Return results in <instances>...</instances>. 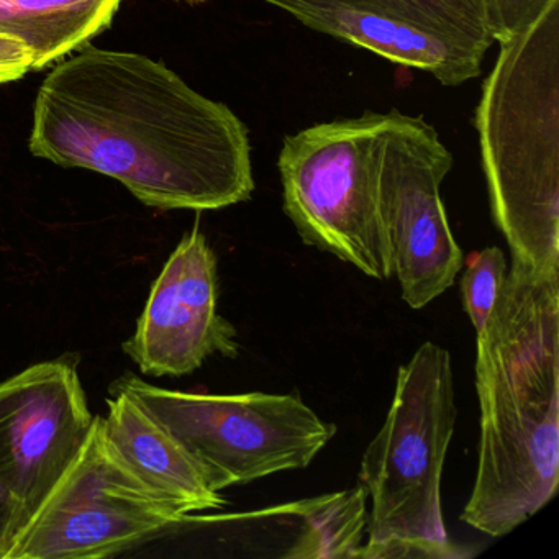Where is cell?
Wrapping results in <instances>:
<instances>
[{
	"mask_svg": "<svg viewBox=\"0 0 559 559\" xmlns=\"http://www.w3.org/2000/svg\"><path fill=\"white\" fill-rule=\"evenodd\" d=\"M35 97L28 148L126 186L146 207L221 211L254 191L250 133L162 61L83 45Z\"/></svg>",
	"mask_w": 559,
	"mask_h": 559,
	"instance_id": "1",
	"label": "cell"
},
{
	"mask_svg": "<svg viewBox=\"0 0 559 559\" xmlns=\"http://www.w3.org/2000/svg\"><path fill=\"white\" fill-rule=\"evenodd\" d=\"M479 450L461 520L500 538L559 486V271L512 260L476 340Z\"/></svg>",
	"mask_w": 559,
	"mask_h": 559,
	"instance_id": "2",
	"label": "cell"
},
{
	"mask_svg": "<svg viewBox=\"0 0 559 559\" xmlns=\"http://www.w3.org/2000/svg\"><path fill=\"white\" fill-rule=\"evenodd\" d=\"M499 47L474 117L490 214L512 260L559 271V0Z\"/></svg>",
	"mask_w": 559,
	"mask_h": 559,
	"instance_id": "3",
	"label": "cell"
},
{
	"mask_svg": "<svg viewBox=\"0 0 559 559\" xmlns=\"http://www.w3.org/2000/svg\"><path fill=\"white\" fill-rule=\"evenodd\" d=\"M447 348L418 346L395 379L388 417L366 448L359 484L372 499L358 559H460L474 552L448 538L441 477L456 427Z\"/></svg>",
	"mask_w": 559,
	"mask_h": 559,
	"instance_id": "4",
	"label": "cell"
},
{
	"mask_svg": "<svg viewBox=\"0 0 559 559\" xmlns=\"http://www.w3.org/2000/svg\"><path fill=\"white\" fill-rule=\"evenodd\" d=\"M110 385L136 399L185 447L217 492L306 469L338 430L296 394L176 391L129 372Z\"/></svg>",
	"mask_w": 559,
	"mask_h": 559,
	"instance_id": "5",
	"label": "cell"
},
{
	"mask_svg": "<svg viewBox=\"0 0 559 559\" xmlns=\"http://www.w3.org/2000/svg\"><path fill=\"white\" fill-rule=\"evenodd\" d=\"M385 114L317 123L287 135L277 159L284 212L304 243L372 280L392 277L378 212Z\"/></svg>",
	"mask_w": 559,
	"mask_h": 559,
	"instance_id": "6",
	"label": "cell"
},
{
	"mask_svg": "<svg viewBox=\"0 0 559 559\" xmlns=\"http://www.w3.org/2000/svg\"><path fill=\"white\" fill-rule=\"evenodd\" d=\"M188 520L114 450L100 415L5 559H100L159 538Z\"/></svg>",
	"mask_w": 559,
	"mask_h": 559,
	"instance_id": "7",
	"label": "cell"
},
{
	"mask_svg": "<svg viewBox=\"0 0 559 559\" xmlns=\"http://www.w3.org/2000/svg\"><path fill=\"white\" fill-rule=\"evenodd\" d=\"M454 158L421 117L391 110L378 146V212L402 299L420 310L447 293L464 254L448 224L441 185Z\"/></svg>",
	"mask_w": 559,
	"mask_h": 559,
	"instance_id": "8",
	"label": "cell"
},
{
	"mask_svg": "<svg viewBox=\"0 0 559 559\" xmlns=\"http://www.w3.org/2000/svg\"><path fill=\"white\" fill-rule=\"evenodd\" d=\"M94 418L78 356L37 362L0 382V483L22 528L76 456Z\"/></svg>",
	"mask_w": 559,
	"mask_h": 559,
	"instance_id": "9",
	"label": "cell"
},
{
	"mask_svg": "<svg viewBox=\"0 0 559 559\" xmlns=\"http://www.w3.org/2000/svg\"><path fill=\"white\" fill-rule=\"evenodd\" d=\"M217 297V257L192 228L153 283L123 353L155 378L191 374L215 355L237 358V330L218 313Z\"/></svg>",
	"mask_w": 559,
	"mask_h": 559,
	"instance_id": "10",
	"label": "cell"
},
{
	"mask_svg": "<svg viewBox=\"0 0 559 559\" xmlns=\"http://www.w3.org/2000/svg\"><path fill=\"white\" fill-rule=\"evenodd\" d=\"M300 24L399 67L424 71L448 87L476 80L483 51L457 44L389 11L376 0H264Z\"/></svg>",
	"mask_w": 559,
	"mask_h": 559,
	"instance_id": "11",
	"label": "cell"
},
{
	"mask_svg": "<svg viewBox=\"0 0 559 559\" xmlns=\"http://www.w3.org/2000/svg\"><path fill=\"white\" fill-rule=\"evenodd\" d=\"M109 394L104 435L153 493L185 516L227 506L191 454L136 399L112 385Z\"/></svg>",
	"mask_w": 559,
	"mask_h": 559,
	"instance_id": "12",
	"label": "cell"
},
{
	"mask_svg": "<svg viewBox=\"0 0 559 559\" xmlns=\"http://www.w3.org/2000/svg\"><path fill=\"white\" fill-rule=\"evenodd\" d=\"M122 0H0V32L14 35L32 51L40 71L112 24Z\"/></svg>",
	"mask_w": 559,
	"mask_h": 559,
	"instance_id": "13",
	"label": "cell"
},
{
	"mask_svg": "<svg viewBox=\"0 0 559 559\" xmlns=\"http://www.w3.org/2000/svg\"><path fill=\"white\" fill-rule=\"evenodd\" d=\"M368 490L362 484L340 492L300 500L302 528L287 559H358L368 526Z\"/></svg>",
	"mask_w": 559,
	"mask_h": 559,
	"instance_id": "14",
	"label": "cell"
},
{
	"mask_svg": "<svg viewBox=\"0 0 559 559\" xmlns=\"http://www.w3.org/2000/svg\"><path fill=\"white\" fill-rule=\"evenodd\" d=\"M401 17L437 32L457 44L487 53L492 38L487 32L483 0H376Z\"/></svg>",
	"mask_w": 559,
	"mask_h": 559,
	"instance_id": "15",
	"label": "cell"
},
{
	"mask_svg": "<svg viewBox=\"0 0 559 559\" xmlns=\"http://www.w3.org/2000/svg\"><path fill=\"white\" fill-rule=\"evenodd\" d=\"M460 281L461 302L476 333L486 326L507 280V258L499 247L464 257Z\"/></svg>",
	"mask_w": 559,
	"mask_h": 559,
	"instance_id": "16",
	"label": "cell"
},
{
	"mask_svg": "<svg viewBox=\"0 0 559 559\" xmlns=\"http://www.w3.org/2000/svg\"><path fill=\"white\" fill-rule=\"evenodd\" d=\"M551 0H483L487 32L497 44L528 28Z\"/></svg>",
	"mask_w": 559,
	"mask_h": 559,
	"instance_id": "17",
	"label": "cell"
},
{
	"mask_svg": "<svg viewBox=\"0 0 559 559\" xmlns=\"http://www.w3.org/2000/svg\"><path fill=\"white\" fill-rule=\"evenodd\" d=\"M32 51L14 35L0 32V84L14 83L32 71Z\"/></svg>",
	"mask_w": 559,
	"mask_h": 559,
	"instance_id": "18",
	"label": "cell"
},
{
	"mask_svg": "<svg viewBox=\"0 0 559 559\" xmlns=\"http://www.w3.org/2000/svg\"><path fill=\"white\" fill-rule=\"evenodd\" d=\"M21 528L17 506L9 490L0 483V559H5Z\"/></svg>",
	"mask_w": 559,
	"mask_h": 559,
	"instance_id": "19",
	"label": "cell"
},
{
	"mask_svg": "<svg viewBox=\"0 0 559 559\" xmlns=\"http://www.w3.org/2000/svg\"><path fill=\"white\" fill-rule=\"evenodd\" d=\"M181 2H188V4H204L207 0H181Z\"/></svg>",
	"mask_w": 559,
	"mask_h": 559,
	"instance_id": "20",
	"label": "cell"
}]
</instances>
